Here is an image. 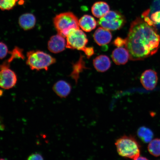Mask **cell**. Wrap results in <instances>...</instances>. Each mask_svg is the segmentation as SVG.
<instances>
[{
    "label": "cell",
    "mask_w": 160,
    "mask_h": 160,
    "mask_svg": "<svg viewBox=\"0 0 160 160\" xmlns=\"http://www.w3.org/2000/svg\"><path fill=\"white\" fill-rule=\"evenodd\" d=\"M126 40V48L132 61L151 57L160 47V36L156 26L150 24L142 17L137 18L132 22Z\"/></svg>",
    "instance_id": "obj_1"
},
{
    "label": "cell",
    "mask_w": 160,
    "mask_h": 160,
    "mask_svg": "<svg viewBox=\"0 0 160 160\" xmlns=\"http://www.w3.org/2000/svg\"><path fill=\"white\" fill-rule=\"evenodd\" d=\"M53 24L58 34L66 38L72 30L79 29L78 18L72 12H66L56 15Z\"/></svg>",
    "instance_id": "obj_2"
},
{
    "label": "cell",
    "mask_w": 160,
    "mask_h": 160,
    "mask_svg": "<svg viewBox=\"0 0 160 160\" xmlns=\"http://www.w3.org/2000/svg\"><path fill=\"white\" fill-rule=\"evenodd\" d=\"M27 57L26 63L32 70L48 71L49 67L56 62L55 58L39 50L28 52Z\"/></svg>",
    "instance_id": "obj_3"
},
{
    "label": "cell",
    "mask_w": 160,
    "mask_h": 160,
    "mask_svg": "<svg viewBox=\"0 0 160 160\" xmlns=\"http://www.w3.org/2000/svg\"><path fill=\"white\" fill-rule=\"evenodd\" d=\"M115 145L118 153L122 157L134 160L140 156V146L133 137L124 136L116 141Z\"/></svg>",
    "instance_id": "obj_4"
},
{
    "label": "cell",
    "mask_w": 160,
    "mask_h": 160,
    "mask_svg": "<svg viewBox=\"0 0 160 160\" xmlns=\"http://www.w3.org/2000/svg\"><path fill=\"white\" fill-rule=\"evenodd\" d=\"M126 22L124 16L116 11H109L103 17L100 18L98 21L99 25L101 27L112 31L121 29Z\"/></svg>",
    "instance_id": "obj_5"
},
{
    "label": "cell",
    "mask_w": 160,
    "mask_h": 160,
    "mask_svg": "<svg viewBox=\"0 0 160 160\" xmlns=\"http://www.w3.org/2000/svg\"><path fill=\"white\" fill-rule=\"evenodd\" d=\"M66 48L83 51L88 42L87 36L79 29L72 30L66 37Z\"/></svg>",
    "instance_id": "obj_6"
},
{
    "label": "cell",
    "mask_w": 160,
    "mask_h": 160,
    "mask_svg": "<svg viewBox=\"0 0 160 160\" xmlns=\"http://www.w3.org/2000/svg\"><path fill=\"white\" fill-rule=\"evenodd\" d=\"M17 75L10 68L0 69V87L5 89L12 88L17 83Z\"/></svg>",
    "instance_id": "obj_7"
},
{
    "label": "cell",
    "mask_w": 160,
    "mask_h": 160,
    "mask_svg": "<svg viewBox=\"0 0 160 160\" xmlns=\"http://www.w3.org/2000/svg\"><path fill=\"white\" fill-rule=\"evenodd\" d=\"M140 80L142 85L145 89L152 90L157 84V74L153 70H146L142 74Z\"/></svg>",
    "instance_id": "obj_8"
},
{
    "label": "cell",
    "mask_w": 160,
    "mask_h": 160,
    "mask_svg": "<svg viewBox=\"0 0 160 160\" xmlns=\"http://www.w3.org/2000/svg\"><path fill=\"white\" fill-rule=\"evenodd\" d=\"M64 37L58 34L52 36L48 43V48L51 52L58 53L65 50L67 42Z\"/></svg>",
    "instance_id": "obj_9"
},
{
    "label": "cell",
    "mask_w": 160,
    "mask_h": 160,
    "mask_svg": "<svg viewBox=\"0 0 160 160\" xmlns=\"http://www.w3.org/2000/svg\"><path fill=\"white\" fill-rule=\"evenodd\" d=\"M93 38L97 44L104 46L110 43L112 37L109 30L101 27L96 30L94 34Z\"/></svg>",
    "instance_id": "obj_10"
},
{
    "label": "cell",
    "mask_w": 160,
    "mask_h": 160,
    "mask_svg": "<svg viewBox=\"0 0 160 160\" xmlns=\"http://www.w3.org/2000/svg\"><path fill=\"white\" fill-rule=\"evenodd\" d=\"M112 58L116 64L125 65L129 59V52L125 48H118L113 51Z\"/></svg>",
    "instance_id": "obj_11"
},
{
    "label": "cell",
    "mask_w": 160,
    "mask_h": 160,
    "mask_svg": "<svg viewBox=\"0 0 160 160\" xmlns=\"http://www.w3.org/2000/svg\"><path fill=\"white\" fill-rule=\"evenodd\" d=\"M53 91L58 96L61 98H65L68 96L71 91L70 84L63 80L58 81L53 85Z\"/></svg>",
    "instance_id": "obj_12"
},
{
    "label": "cell",
    "mask_w": 160,
    "mask_h": 160,
    "mask_svg": "<svg viewBox=\"0 0 160 160\" xmlns=\"http://www.w3.org/2000/svg\"><path fill=\"white\" fill-rule=\"evenodd\" d=\"M93 64L97 71L101 72L107 71L111 66L109 58L105 55H101L96 57L93 60Z\"/></svg>",
    "instance_id": "obj_13"
},
{
    "label": "cell",
    "mask_w": 160,
    "mask_h": 160,
    "mask_svg": "<svg viewBox=\"0 0 160 160\" xmlns=\"http://www.w3.org/2000/svg\"><path fill=\"white\" fill-rule=\"evenodd\" d=\"M36 23V18L31 13L24 14L19 18V23L20 27L25 31L33 29L35 27Z\"/></svg>",
    "instance_id": "obj_14"
},
{
    "label": "cell",
    "mask_w": 160,
    "mask_h": 160,
    "mask_svg": "<svg viewBox=\"0 0 160 160\" xmlns=\"http://www.w3.org/2000/svg\"><path fill=\"white\" fill-rule=\"evenodd\" d=\"M110 7L105 2L98 1L93 4L91 8L93 15L97 18H101L109 11Z\"/></svg>",
    "instance_id": "obj_15"
},
{
    "label": "cell",
    "mask_w": 160,
    "mask_h": 160,
    "mask_svg": "<svg viewBox=\"0 0 160 160\" xmlns=\"http://www.w3.org/2000/svg\"><path fill=\"white\" fill-rule=\"evenodd\" d=\"M79 27L86 32H90L94 29L97 25V22L92 16L85 15L79 20Z\"/></svg>",
    "instance_id": "obj_16"
},
{
    "label": "cell",
    "mask_w": 160,
    "mask_h": 160,
    "mask_svg": "<svg viewBox=\"0 0 160 160\" xmlns=\"http://www.w3.org/2000/svg\"><path fill=\"white\" fill-rule=\"evenodd\" d=\"M23 50L18 47H15L12 51L10 52L11 54V57L6 60L3 63L0 65V69L5 68H10L11 62L15 59L21 58L23 59L25 58L23 55Z\"/></svg>",
    "instance_id": "obj_17"
},
{
    "label": "cell",
    "mask_w": 160,
    "mask_h": 160,
    "mask_svg": "<svg viewBox=\"0 0 160 160\" xmlns=\"http://www.w3.org/2000/svg\"><path fill=\"white\" fill-rule=\"evenodd\" d=\"M83 57L81 55L78 61L73 65V71L71 73V77L75 80L77 83L79 77V74L83 70L87 68L85 67V62L84 61Z\"/></svg>",
    "instance_id": "obj_18"
},
{
    "label": "cell",
    "mask_w": 160,
    "mask_h": 160,
    "mask_svg": "<svg viewBox=\"0 0 160 160\" xmlns=\"http://www.w3.org/2000/svg\"><path fill=\"white\" fill-rule=\"evenodd\" d=\"M138 136L145 143H149L152 140L153 133L149 128L142 127L140 128L137 132Z\"/></svg>",
    "instance_id": "obj_19"
},
{
    "label": "cell",
    "mask_w": 160,
    "mask_h": 160,
    "mask_svg": "<svg viewBox=\"0 0 160 160\" xmlns=\"http://www.w3.org/2000/svg\"><path fill=\"white\" fill-rule=\"evenodd\" d=\"M148 148L151 155L155 157L160 156V139L152 140L150 142Z\"/></svg>",
    "instance_id": "obj_20"
},
{
    "label": "cell",
    "mask_w": 160,
    "mask_h": 160,
    "mask_svg": "<svg viewBox=\"0 0 160 160\" xmlns=\"http://www.w3.org/2000/svg\"><path fill=\"white\" fill-rule=\"evenodd\" d=\"M18 0H0V9L9 10L13 8Z\"/></svg>",
    "instance_id": "obj_21"
},
{
    "label": "cell",
    "mask_w": 160,
    "mask_h": 160,
    "mask_svg": "<svg viewBox=\"0 0 160 160\" xmlns=\"http://www.w3.org/2000/svg\"><path fill=\"white\" fill-rule=\"evenodd\" d=\"M8 53L9 51L7 45L3 42H0V59L4 58Z\"/></svg>",
    "instance_id": "obj_22"
},
{
    "label": "cell",
    "mask_w": 160,
    "mask_h": 160,
    "mask_svg": "<svg viewBox=\"0 0 160 160\" xmlns=\"http://www.w3.org/2000/svg\"><path fill=\"white\" fill-rule=\"evenodd\" d=\"M151 19L155 25L160 24V11L153 13L151 15Z\"/></svg>",
    "instance_id": "obj_23"
},
{
    "label": "cell",
    "mask_w": 160,
    "mask_h": 160,
    "mask_svg": "<svg viewBox=\"0 0 160 160\" xmlns=\"http://www.w3.org/2000/svg\"><path fill=\"white\" fill-rule=\"evenodd\" d=\"M126 39L122 38H121L118 37L113 42V45L118 48L122 47L126 45Z\"/></svg>",
    "instance_id": "obj_24"
},
{
    "label": "cell",
    "mask_w": 160,
    "mask_h": 160,
    "mask_svg": "<svg viewBox=\"0 0 160 160\" xmlns=\"http://www.w3.org/2000/svg\"><path fill=\"white\" fill-rule=\"evenodd\" d=\"M82 51L84 52L88 58H90L94 53V51L92 47H86Z\"/></svg>",
    "instance_id": "obj_25"
},
{
    "label": "cell",
    "mask_w": 160,
    "mask_h": 160,
    "mask_svg": "<svg viewBox=\"0 0 160 160\" xmlns=\"http://www.w3.org/2000/svg\"><path fill=\"white\" fill-rule=\"evenodd\" d=\"M27 160H44L42 156L39 153H34L29 156Z\"/></svg>",
    "instance_id": "obj_26"
},
{
    "label": "cell",
    "mask_w": 160,
    "mask_h": 160,
    "mask_svg": "<svg viewBox=\"0 0 160 160\" xmlns=\"http://www.w3.org/2000/svg\"><path fill=\"white\" fill-rule=\"evenodd\" d=\"M133 160H149V159H148L147 158L144 157H138L137 158H136Z\"/></svg>",
    "instance_id": "obj_27"
},
{
    "label": "cell",
    "mask_w": 160,
    "mask_h": 160,
    "mask_svg": "<svg viewBox=\"0 0 160 160\" xmlns=\"http://www.w3.org/2000/svg\"><path fill=\"white\" fill-rule=\"evenodd\" d=\"M0 160H7L3 159H0Z\"/></svg>",
    "instance_id": "obj_28"
}]
</instances>
